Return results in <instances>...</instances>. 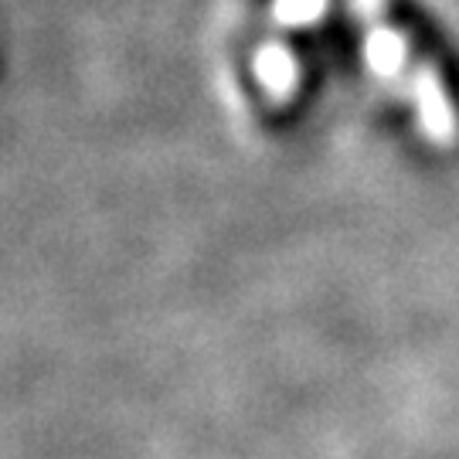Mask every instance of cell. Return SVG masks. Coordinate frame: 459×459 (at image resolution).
I'll use <instances>...</instances> for the list:
<instances>
[{"label":"cell","mask_w":459,"mask_h":459,"mask_svg":"<svg viewBox=\"0 0 459 459\" xmlns=\"http://www.w3.org/2000/svg\"><path fill=\"white\" fill-rule=\"evenodd\" d=\"M347 7L361 24L371 72L405 106H411V116L432 147H456L459 109L449 82L443 79L439 65L415 45V38L394 21L392 0H347Z\"/></svg>","instance_id":"6da1fadb"}]
</instances>
